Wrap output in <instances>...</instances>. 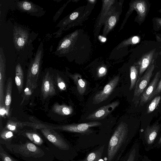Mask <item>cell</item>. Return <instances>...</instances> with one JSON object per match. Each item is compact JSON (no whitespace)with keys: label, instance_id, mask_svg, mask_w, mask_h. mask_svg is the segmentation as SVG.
Segmentation results:
<instances>
[{"label":"cell","instance_id":"cell-1","mask_svg":"<svg viewBox=\"0 0 161 161\" xmlns=\"http://www.w3.org/2000/svg\"><path fill=\"white\" fill-rule=\"evenodd\" d=\"M128 132L127 125L121 122L116 127L109 140L107 150L108 161H112L125 141Z\"/></svg>","mask_w":161,"mask_h":161},{"label":"cell","instance_id":"cell-2","mask_svg":"<svg viewBox=\"0 0 161 161\" xmlns=\"http://www.w3.org/2000/svg\"><path fill=\"white\" fill-rule=\"evenodd\" d=\"M150 5L147 0H133L129 3V8L122 25L125 23L127 19L134 10L137 13L134 21L141 25L145 20L148 14Z\"/></svg>","mask_w":161,"mask_h":161},{"label":"cell","instance_id":"cell-3","mask_svg":"<svg viewBox=\"0 0 161 161\" xmlns=\"http://www.w3.org/2000/svg\"><path fill=\"white\" fill-rule=\"evenodd\" d=\"M154 60L145 71L144 74L138 77L136 83L132 101L137 106L140 102L141 96L149 84L155 68Z\"/></svg>","mask_w":161,"mask_h":161},{"label":"cell","instance_id":"cell-4","mask_svg":"<svg viewBox=\"0 0 161 161\" xmlns=\"http://www.w3.org/2000/svg\"><path fill=\"white\" fill-rule=\"evenodd\" d=\"M12 152L25 157H41L44 155L42 149L33 143L27 142L19 144H12Z\"/></svg>","mask_w":161,"mask_h":161},{"label":"cell","instance_id":"cell-5","mask_svg":"<svg viewBox=\"0 0 161 161\" xmlns=\"http://www.w3.org/2000/svg\"><path fill=\"white\" fill-rule=\"evenodd\" d=\"M43 44L41 43L29 66L27 75V79L30 80L37 84L43 57Z\"/></svg>","mask_w":161,"mask_h":161},{"label":"cell","instance_id":"cell-6","mask_svg":"<svg viewBox=\"0 0 161 161\" xmlns=\"http://www.w3.org/2000/svg\"><path fill=\"white\" fill-rule=\"evenodd\" d=\"M101 123L98 121H92L81 124H71L52 127L53 129H58L63 131L78 133L83 134H89L92 132L90 128L100 125Z\"/></svg>","mask_w":161,"mask_h":161},{"label":"cell","instance_id":"cell-7","mask_svg":"<svg viewBox=\"0 0 161 161\" xmlns=\"http://www.w3.org/2000/svg\"><path fill=\"white\" fill-rule=\"evenodd\" d=\"M40 130L44 136L57 148L63 150L69 149V146L67 143L52 127L49 126Z\"/></svg>","mask_w":161,"mask_h":161},{"label":"cell","instance_id":"cell-8","mask_svg":"<svg viewBox=\"0 0 161 161\" xmlns=\"http://www.w3.org/2000/svg\"><path fill=\"white\" fill-rule=\"evenodd\" d=\"M13 40L17 50L22 51L29 45L30 36L28 31L25 28L15 26L13 31Z\"/></svg>","mask_w":161,"mask_h":161},{"label":"cell","instance_id":"cell-9","mask_svg":"<svg viewBox=\"0 0 161 161\" xmlns=\"http://www.w3.org/2000/svg\"><path fill=\"white\" fill-rule=\"evenodd\" d=\"M119 5H113L108 12L103 24V35L106 36L117 23L121 13Z\"/></svg>","mask_w":161,"mask_h":161},{"label":"cell","instance_id":"cell-10","mask_svg":"<svg viewBox=\"0 0 161 161\" xmlns=\"http://www.w3.org/2000/svg\"><path fill=\"white\" fill-rule=\"evenodd\" d=\"M6 61L3 49H0V111L1 115L6 114L4 103V87L5 78Z\"/></svg>","mask_w":161,"mask_h":161},{"label":"cell","instance_id":"cell-11","mask_svg":"<svg viewBox=\"0 0 161 161\" xmlns=\"http://www.w3.org/2000/svg\"><path fill=\"white\" fill-rule=\"evenodd\" d=\"M119 80V76L114 77L102 90L95 94L93 98L92 103L97 104L107 99L117 85Z\"/></svg>","mask_w":161,"mask_h":161},{"label":"cell","instance_id":"cell-12","mask_svg":"<svg viewBox=\"0 0 161 161\" xmlns=\"http://www.w3.org/2000/svg\"><path fill=\"white\" fill-rule=\"evenodd\" d=\"M119 104V101H115L102 107L90 114L86 119L94 120L102 119L114 110Z\"/></svg>","mask_w":161,"mask_h":161},{"label":"cell","instance_id":"cell-13","mask_svg":"<svg viewBox=\"0 0 161 161\" xmlns=\"http://www.w3.org/2000/svg\"><path fill=\"white\" fill-rule=\"evenodd\" d=\"M161 72L158 71L154 78L142 93L140 101V104L143 106L153 97V94L160 80Z\"/></svg>","mask_w":161,"mask_h":161},{"label":"cell","instance_id":"cell-14","mask_svg":"<svg viewBox=\"0 0 161 161\" xmlns=\"http://www.w3.org/2000/svg\"><path fill=\"white\" fill-rule=\"evenodd\" d=\"M41 91L44 98L53 96L56 94L55 83L52 75L47 71L43 77Z\"/></svg>","mask_w":161,"mask_h":161},{"label":"cell","instance_id":"cell-15","mask_svg":"<svg viewBox=\"0 0 161 161\" xmlns=\"http://www.w3.org/2000/svg\"><path fill=\"white\" fill-rule=\"evenodd\" d=\"M160 126L158 124L152 125H148L144 131L142 141L143 144L146 148H151L153 145L158 134Z\"/></svg>","mask_w":161,"mask_h":161},{"label":"cell","instance_id":"cell-16","mask_svg":"<svg viewBox=\"0 0 161 161\" xmlns=\"http://www.w3.org/2000/svg\"><path fill=\"white\" fill-rule=\"evenodd\" d=\"M101 13L97 19L95 28V36L98 35L102 25L104 23L107 13L111 6L114 3V0H103Z\"/></svg>","mask_w":161,"mask_h":161},{"label":"cell","instance_id":"cell-17","mask_svg":"<svg viewBox=\"0 0 161 161\" xmlns=\"http://www.w3.org/2000/svg\"><path fill=\"white\" fill-rule=\"evenodd\" d=\"M155 52V49H154L145 53L137 63L136 65L139 67L138 78L141 77L152 63L153 60V58Z\"/></svg>","mask_w":161,"mask_h":161},{"label":"cell","instance_id":"cell-18","mask_svg":"<svg viewBox=\"0 0 161 161\" xmlns=\"http://www.w3.org/2000/svg\"><path fill=\"white\" fill-rule=\"evenodd\" d=\"M12 87V80L11 77H9L6 83V94L4 100L6 115L7 116H8L9 115Z\"/></svg>","mask_w":161,"mask_h":161},{"label":"cell","instance_id":"cell-19","mask_svg":"<svg viewBox=\"0 0 161 161\" xmlns=\"http://www.w3.org/2000/svg\"><path fill=\"white\" fill-rule=\"evenodd\" d=\"M14 136L13 132L5 128L0 132V143L5 145L11 152H12L11 142Z\"/></svg>","mask_w":161,"mask_h":161},{"label":"cell","instance_id":"cell-20","mask_svg":"<svg viewBox=\"0 0 161 161\" xmlns=\"http://www.w3.org/2000/svg\"><path fill=\"white\" fill-rule=\"evenodd\" d=\"M18 7L23 11L27 13H37L40 10V8L32 2L26 1L17 2Z\"/></svg>","mask_w":161,"mask_h":161},{"label":"cell","instance_id":"cell-21","mask_svg":"<svg viewBox=\"0 0 161 161\" xmlns=\"http://www.w3.org/2000/svg\"><path fill=\"white\" fill-rule=\"evenodd\" d=\"M69 76L76 85L79 93L81 95H83L86 88L87 83L86 80L83 79L81 76L78 73L70 75Z\"/></svg>","mask_w":161,"mask_h":161},{"label":"cell","instance_id":"cell-22","mask_svg":"<svg viewBox=\"0 0 161 161\" xmlns=\"http://www.w3.org/2000/svg\"><path fill=\"white\" fill-rule=\"evenodd\" d=\"M15 81L19 93L20 94L23 91L24 86V73L19 64H18L15 67Z\"/></svg>","mask_w":161,"mask_h":161},{"label":"cell","instance_id":"cell-23","mask_svg":"<svg viewBox=\"0 0 161 161\" xmlns=\"http://www.w3.org/2000/svg\"><path fill=\"white\" fill-rule=\"evenodd\" d=\"M52 109L54 113L61 115H70L73 112V109L71 106L64 104L60 105L58 103L53 105Z\"/></svg>","mask_w":161,"mask_h":161},{"label":"cell","instance_id":"cell-24","mask_svg":"<svg viewBox=\"0 0 161 161\" xmlns=\"http://www.w3.org/2000/svg\"><path fill=\"white\" fill-rule=\"evenodd\" d=\"M37 86V84L27 79L25 88L22 95V100L20 104L29 98Z\"/></svg>","mask_w":161,"mask_h":161},{"label":"cell","instance_id":"cell-25","mask_svg":"<svg viewBox=\"0 0 161 161\" xmlns=\"http://www.w3.org/2000/svg\"><path fill=\"white\" fill-rule=\"evenodd\" d=\"M104 147V145L98 149L92 152L84 159L73 161H99L102 158Z\"/></svg>","mask_w":161,"mask_h":161},{"label":"cell","instance_id":"cell-26","mask_svg":"<svg viewBox=\"0 0 161 161\" xmlns=\"http://www.w3.org/2000/svg\"><path fill=\"white\" fill-rule=\"evenodd\" d=\"M30 126V123H26L17 122L13 121H8L5 128L8 130L13 132H18L19 130L25 126Z\"/></svg>","mask_w":161,"mask_h":161},{"label":"cell","instance_id":"cell-27","mask_svg":"<svg viewBox=\"0 0 161 161\" xmlns=\"http://www.w3.org/2000/svg\"><path fill=\"white\" fill-rule=\"evenodd\" d=\"M139 67L138 65H132L130 69V84L129 90L131 91L134 87L138 78Z\"/></svg>","mask_w":161,"mask_h":161},{"label":"cell","instance_id":"cell-28","mask_svg":"<svg viewBox=\"0 0 161 161\" xmlns=\"http://www.w3.org/2000/svg\"><path fill=\"white\" fill-rule=\"evenodd\" d=\"M23 135L28 138L34 144L41 145L43 143V139L36 133L26 132L24 133Z\"/></svg>","mask_w":161,"mask_h":161},{"label":"cell","instance_id":"cell-29","mask_svg":"<svg viewBox=\"0 0 161 161\" xmlns=\"http://www.w3.org/2000/svg\"><path fill=\"white\" fill-rule=\"evenodd\" d=\"M139 156V145L136 143L133 146L125 161H138Z\"/></svg>","mask_w":161,"mask_h":161},{"label":"cell","instance_id":"cell-30","mask_svg":"<svg viewBox=\"0 0 161 161\" xmlns=\"http://www.w3.org/2000/svg\"><path fill=\"white\" fill-rule=\"evenodd\" d=\"M161 100V97L158 96L155 97L149 104L147 110V114L152 112L156 108Z\"/></svg>","mask_w":161,"mask_h":161},{"label":"cell","instance_id":"cell-31","mask_svg":"<svg viewBox=\"0 0 161 161\" xmlns=\"http://www.w3.org/2000/svg\"><path fill=\"white\" fill-rule=\"evenodd\" d=\"M0 157L2 161H18L8 154L0 145Z\"/></svg>","mask_w":161,"mask_h":161},{"label":"cell","instance_id":"cell-32","mask_svg":"<svg viewBox=\"0 0 161 161\" xmlns=\"http://www.w3.org/2000/svg\"><path fill=\"white\" fill-rule=\"evenodd\" d=\"M140 40L141 38L139 36H134L124 41L122 45L126 46L130 44H136L139 43Z\"/></svg>","mask_w":161,"mask_h":161},{"label":"cell","instance_id":"cell-33","mask_svg":"<svg viewBox=\"0 0 161 161\" xmlns=\"http://www.w3.org/2000/svg\"><path fill=\"white\" fill-rule=\"evenodd\" d=\"M152 21L154 30L157 31H161V18L153 17Z\"/></svg>","mask_w":161,"mask_h":161},{"label":"cell","instance_id":"cell-34","mask_svg":"<svg viewBox=\"0 0 161 161\" xmlns=\"http://www.w3.org/2000/svg\"><path fill=\"white\" fill-rule=\"evenodd\" d=\"M55 80L56 84L60 90L61 91L65 90L66 88V84L58 75H56Z\"/></svg>","mask_w":161,"mask_h":161},{"label":"cell","instance_id":"cell-35","mask_svg":"<svg viewBox=\"0 0 161 161\" xmlns=\"http://www.w3.org/2000/svg\"><path fill=\"white\" fill-rule=\"evenodd\" d=\"M107 72L106 69L104 67L100 68L98 72L97 76L99 77H101L105 75Z\"/></svg>","mask_w":161,"mask_h":161},{"label":"cell","instance_id":"cell-36","mask_svg":"<svg viewBox=\"0 0 161 161\" xmlns=\"http://www.w3.org/2000/svg\"><path fill=\"white\" fill-rule=\"evenodd\" d=\"M161 92V78L158 83L157 87L153 94V97Z\"/></svg>","mask_w":161,"mask_h":161},{"label":"cell","instance_id":"cell-37","mask_svg":"<svg viewBox=\"0 0 161 161\" xmlns=\"http://www.w3.org/2000/svg\"><path fill=\"white\" fill-rule=\"evenodd\" d=\"M161 146V136L157 142L154 145V147H159Z\"/></svg>","mask_w":161,"mask_h":161},{"label":"cell","instance_id":"cell-38","mask_svg":"<svg viewBox=\"0 0 161 161\" xmlns=\"http://www.w3.org/2000/svg\"><path fill=\"white\" fill-rule=\"evenodd\" d=\"M99 38L100 39L101 41L103 42H105L106 40V39L105 37H103L101 36H99Z\"/></svg>","mask_w":161,"mask_h":161},{"label":"cell","instance_id":"cell-39","mask_svg":"<svg viewBox=\"0 0 161 161\" xmlns=\"http://www.w3.org/2000/svg\"><path fill=\"white\" fill-rule=\"evenodd\" d=\"M142 161H152L150 160L148 158H145L143 159L142 160Z\"/></svg>","mask_w":161,"mask_h":161},{"label":"cell","instance_id":"cell-40","mask_svg":"<svg viewBox=\"0 0 161 161\" xmlns=\"http://www.w3.org/2000/svg\"><path fill=\"white\" fill-rule=\"evenodd\" d=\"M158 12H159V13H161V8H160V9H159L158 11Z\"/></svg>","mask_w":161,"mask_h":161}]
</instances>
